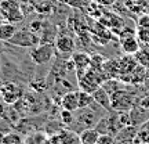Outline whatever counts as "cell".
Returning a JSON list of instances; mask_svg holds the SVG:
<instances>
[{
  "instance_id": "cell-1",
  "label": "cell",
  "mask_w": 149,
  "mask_h": 144,
  "mask_svg": "<svg viewBox=\"0 0 149 144\" xmlns=\"http://www.w3.org/2000/svg\"><path fill=\"white\" fill-rule=\"evenodd\" d=\"M0 7L3 8L6 21L11 22V24H18L22 22L25 18V14L22 11V7L19 1L17 0H1L0 1Z\"/></svg>"
},
{
  "instance_id": "cell-2",
  "label": "cell",
  "mask_w": 149,
  "mask_h": 144,
  "mask_svg": "<svg viewBox=\"0 0 149 144\" xmlns=\"http://www.w3.org/2000/svg\"><path fill=\"white\" fill-rule=\"evenodd\" d=\"M111 98H112V108H113V111H119V112L130 111L137 104L133 94L126 90H123V89L111 94Z\"/></svg>"
},
{
  "instance_id": "cell-3",
  "label": "cell",
  "mask_w": 149,
  "mask_h": 144,
  "mask_svg": "<svg viewBox=\"0 0 149 144\" xmlns=\"http://www.w3.org/2000/svg\"><path fill=\"white\" fill-rule=\"evenodd\" d=\"M8 43L14 44V46H19V47H35L40 43V39L36 35V32L29 28V29L17 31L15 35L11 37Z\"/></svg>"
},
{
  "instance_id": "cell-4",
  "label": "cell",
  "mask_w": 149,
  "mask_h": 144,
  "mask_svg": "<svg viewBox=\"0 0 149 144\" xmlns=\"http://www.w3.org/2000/svg\"><path fill=\"white\" fill-rule=\"evenodd\" d=\"M54 47L55 44H51V43H39L37 46L32 47L31 58L36 65L47 64L54 57Z\"/></svg>"
},
{
  "instance_id": "cell-5",
  "label": "cell",
  "mask_w": 149,
  "mask_h": 144,
  "mask_svg": "<svg viewBox=\"0 0 149 144\" xmlns=\"http://www.w3.org/2000/svg\"><path fill=\"white\" fill-rule=\"evenodd\" d=\"M0 96L6 104H14L22 97V89L13 82H7L0 86Z\"/></svg>"
},
{
  "instance_id": "cell-6",
  "label": "cell",
  "mask_w": 149,
  "mask_h": 144,
  "mask_svg": "<svg viewBox=\"0 0 149 144\" xmlns=\"http://www.w3.org/2000/svg\"><path fill=\"white\" fill-rule=\"evenodd\" d=\"M72 63H73V67L77 71V78H80L86 71L90 68L91 57L87 53H83V51L79 53V51H76V53L72 54Z\"/></svg>"
},
{
  "instance_id": "cell-7",
  "label": "cell",
  "mask_w": 149,
  "mask_h": 144,
  "mask_svg": "<svg viewBox=\"0 0 149 144\" xmlns=\"http://www.w3.org/2000/svg\"><path fill=\"white\" fill-rule=\"evenodd\" d=\"M128 112H130V118H131V126H134V128L141 126V125H144L146 121H149V110L139 107L137 104Z\"/></svg>"
},
{
  "instance_id": "cell-8",
  "label": "cell",
  "mask_w": 149,
  "mask_h": 144,
  "mask_svg": "<svg viewBox=\"0 0 149 144\" xmlns=\"http://www.w3.org/2000/svg\"><path fill=\"white\" fill-rule=\"evenodd\" d=\"M93 97H94V101L101 105V108H104L105 111L108 112H112L113 108H112V98H111V94L105 90V87L100 86L94 93H93Z\"/></svg>"
},
{
  "instance_id": "cell-9",
  "label": "cell",
  "mask_w": 149,
  "mask_h": 144,
  "mask_svg": "<svg viewBox=\"0 0 149 144\" xmlns=\"http://www.w3.org/2000/svg\"><path fill=\"white\" fill-rule=\"evenodd\" d=\"M61 107L62 110L66 111H79V97H77V91H68L65 93L62 98H61Z\"/></svg>"
},
{
  "instance_id": "cell-10",
  "label": "cell",
  "mask_w": 149,
  "mask_h": 144,
  "mask_svg": "<svg viewBox=\"0 0 149 144\" xmlns=\"http://www.w3.org/2000/svg\"><path fill=\"white\" fill-rule=\"evenodd\" d=\"M139 48H141V43L134 35H128L122 40V50L128 55H134Z\"/></svg>"
},
{
  "instance_id": "cell-11",
  "label": "cell",
  "mask_w": 149,
  "mask_h": 144,
  "mask_svg": "<svg viewBox=\"0 0 149 144\" xmlns=\"http://www.w3.org/2000/svg\"><path fill=\"white\" fill-rule=\"evenodd\" d=\"M55 47L58 48L62 54H68V53H73L74 50V42L73 39L68 35H61L55 39Z\"/></svg>"
},
{
  "instance_id": "cell-12",
  "label": "cell",
  "mask_w": 149,
  "mask_h": 144,
  "mask_svg": "<svg viewBox=\"0 0 149 144\" xmlns=\"http://www.w3.org/2000/svg\"><path fill=\"white\" fill-rule=\"evenodd\" d=\"M100 134L101 133L95 128L84 129L79 134V141H80V144H97Z\"/></svg>"
},
{
  "instance_id": "cell-13",
  "label": "cell",
  "mask_w": 149,
  "mask_h": 144,
  "mask_svg": "<svg viewBox=\"0 0 149 144\" xmlns=\"http://www.w3.org/2000/svg\"><path fill=\"white\" fill-rule=\"evenodd\" d=\"M18 31L15 27V24H11V22H1L0 24V42H10V39L14 35L15 32Z\"/></svg>"
},
{
  "instance_id": "cell-14",
  "label": "cell",
  "mask_w": 149,
  "mask_h": 144,
  "mask_svg": "<svg viewBox=\"0 0 149 144\" xmlns=\"http://www.w3.org/2000/svg\"><path fill=\"white\" fill-rule=\"evenodd\" d=\"M77 97H79V107L80 108H87L94 104V97L91 93L84 90H77Z\"/></svg>"
},
{
  "instance_id": "cell-15",
  "label": "cell",
  "mask_w": 149,
  "mask_h": 144,
  "mask_svg": "<svg viewBox=\"0 0 149 144\" xmlns=\"http://www.w3.org/2000/svg\"><path fill=\"white\" fill-rule=\"evenodd\" d=\"M134 57H135L139 65H142V67L149 70V48H139L138 51L134 54Z\"/></svg>"
},
{
  "instance_id": "cell-16",
  "label": "cell",
  "mask_w": 149,
  "mask_h": 144,
  "mask_svg": "<svg viewBox=\"0 0 149 144\" xmlns=\"http://www.w3.org/2000/svg\"><path fill=\"white\" fill-rule=\"evenodd\" d=\"M3 144H24V139L19 133L17 132H8L4 134Z\"/></svg>"
},
{
  "instance_id": "cell-17",
  "label": "cell",
  "mask_w": 149,
  "mask_h": 144,
  "mask_svg": "<svg viewBox=\"0 0 149 144\" xmlns=\"http://www.w3.org/2000/svg\"><path fill=\"white\" fill-rule=\"evenodd\" d=\"M137 39L141 44H145L149 48V29L146 28H138L137 29Z\"/></svg>"
},
{
  "instance_id": "cell-18",
  "label": "cell",
  "mask_w": 149,
  "mask_h": 144,
  "mask_svg": "<svg viewBox=\"0 0 149 144\" xmlns=\"http://www.w3.org/2000/svg\"><path fill=\"white\" fill-rule=\"evenodd\" d=\"M59 1L70 6V7H73V8H86V7L91 3L90 0H59Z\"/></svg>"
},
{
  "instance_id": "cell-19",
  "label": "cell",
  "mask_w": 149,
  "mask_h": 144,
  "mask_svg": "<svg viewBox=\"0 0 149 144\" xmlns=\"http://www.w3.org/2000/svg\"><path fill=\"white\" fill-rule=\"evenodd\" d=\"M61 121L64 125H72L74 122V115L72 111H66V110H62L61 111Z\"/></svg>"
},
{
  "instance_id": "cell-20",
  "label": "cell",
  "mask_w": 149,
  "mask_h": 144,
  "mask_svg": "<svg viewBox=\"0 0 149 144\" xmlns=\"http://www.w3.org/2000/svg\"><path fill=\"white\" fill-rule=\"evenodd\" d=\"M116 143V139L109 133H101L100 137H98V141L97 144H115Z\"/></svg>"
},
{
  "instance_id": "cell-21",
  "label": "cell",
  "mask_w": 149,
  "mask_h": 144,
  "mask_svg": "<svg viewBox=\"0 0 149 144\" xmlns=\"http://www.w3.org/2000/svg\"><path fill=\"white\" fill-rule=\"evenodd\" d=\"M138 28H146L149 29V15L145 14L138 20Z\"/></svg>"
},
{
  "instance_id": "cell-22",
  "label": "cell",
  "mask_w": 149,
  "mask_h": 144,
  "mask_svg": "<svg viewBox=\"0 0 149 144\" xmlns=\"http://www.w3.org/2000/svg\"><path fill=\"white\" fill-rule=\"evenodd\" d=\"M137 105L149 110V96H145V97H142V98H139L138 101H137Z\"/></svg>"
},
{
  "instance_id": "cell-23",
  "label": "cell",
  "mask_w": 149,
  "mask_h": 144,
  "mask_svg": "<svg viewBox=\"0 0 149 144\" xmlns=\"http://www.w3.org/2000/svg\"><path fill=\"white\" fill-rule=\"evenodd\" d=\"M101 4H104V6H111V4H113L115 3V0H98Z\"/></svg>"
},
{
  "instance_id": "cell-24",
  "label": "cell",
  "mask_w": 149,
  "mask_h": 144,
  "mask_svg": "<svg viewBox=\"0 0 149 144\" xmlns=\"http://www.w3.org/2000/svg\"><path fill=\"white\" fill-rule=\"evenodd\" d=\"M6 21V17H4V13H3V8L0 7V22H4Z\"/></svg>"
},
{
  "instance_id": "cell-25",
  "label": "cell",
  "mask_w": 149,
  "mask_h": 144,
  "mask_svg": "<svg viewBox=\"0 0 149 144\" xmlns=\"http://www.w3.org/2000/svg\"><path fill=\"white\" fill-rule=\"evenodd\" d=\"M4 117V105L0 103V118H3Z\"/></svg>"
},
{
  "instance_id": "cell-26",
  "label": "cell",
  "mask_w": 149,
  "mask_h": 144,
  "mask_svg": "<svg viewBox=\"0 0 149 144\" xmlns=\"http://www.w3.org/2000/svg\"><path fill=\"white\" fill-rule=\"evenodd\" d=\"M3 140H4V133L0 132V144H3Z\"/></svg>"
},
{
  "instance_id": "cell-27",
  "label": "cell",
  "mask_w": 149,
  "mask_h": 144,
  "mask_svg": "<svg viewBox=\"0 0 149 144\" xmlns=\"http://www.w3.org/2000/svg\"><path fill=\"white\" fill-rule=\"evenodd\" d=\"M24 144H35V143H33V141H31V140L28 139V141H26V143H24Z\"/></svg>"
},
{
  "instance_id": "cell-28",
  "label": "cell",
  "mask_w": 149,
  "mask_h": 144,
  "mask_svg": "<svg viewBox=\"0 0 149 144\" xmlns=\"http://www.w3.org/2000/svg\"><path fill=\"white\" fill-rule=\"evenodd\" d=\"M90 1H98V0H90Z\"/></svg>"
},
{
  "instance_id": "cell-29",
  "label": "cell",
  "mask_w": 149,
  "mask_h": 144,
  "mask_svg": "<svg viewBox=\"0 0 149 144\" xmlns=\"http://www.w3.org/2000/svg\"><path fill=\"white\" fill-rule=\"evenodd\" d=\"M148 80H149V71H148Z\"/></svg>"
}]
</instances>
